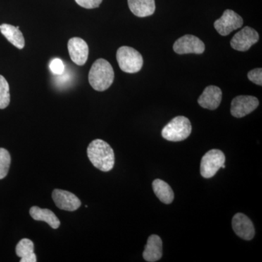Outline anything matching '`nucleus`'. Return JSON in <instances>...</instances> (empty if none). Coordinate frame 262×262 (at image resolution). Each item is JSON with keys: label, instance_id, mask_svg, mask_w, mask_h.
I'll return each instance as SVG.
<instances>
[{"label": "nucleus", "instance_id": "nucleus-9", "mask_svg": "<svg viewBox=\"0 0 262 262\" xmlns=\"http://www.w3.org/2000/svg\"><path fill=\"white\" fill-rule=\"evenodd\" d=\"M258 105L259 101L255 96H236L231 103V114L236 118H242L254 111Z\"/></svg>", "mask_w": 262, "mask_h": 262}, {"label": "nucleus", "instance_id": "nucleus-6", "mask_svg": "<svg viewBox=\"0 0 262 262\" xmlns=\"http://www.w3.org/2000/svg\"><path fill=\"white\" fill-rule=\"evenodd\" d=\"M244 20L232 10H226L220 18L214 22V28L222 36H227L236 29L242 27Z\"/></svg>", "mask_w": 262, "mask_h": 262}, {"label": "nucleus", "instance_id": "nucleus-16", "mask_svg": "<svg viewBox=\"0 0 262 262\" xmlns=\"http://www.w3.org/2000/svg\"><path fill=\"white\" fill-rule=\"evenodd\" d=\"M29 214L33 220L46 222L51 228L56 229L61 225V222L56 215L47 208H40L38 206H33L30 208Z\"/></svg>", "mask_w": 262, "mask_h": 262}, {"label": "nucleus", "instance_id": "nucleus-15", "mask_svg": "<svg viewBox=\"0 0 262 262\" xmlns=\"http://www.w3.org/2000/svg\"><path fill=\"white\" fill-rule=\"evenodd\" d=\"M130 11L139 18L154 14L156 6L155 0H127Z\"/></svg>", "mask_w": 262, "mask_h": 262}, {"label": "nucleus", "instance_id": "nucleus-5", "mask_svg": "<svg viewBox=\"0 0 262 262\" xmlns=\"http://www.w3.org/2000/svg\"><path fill=\"white\" fill-rule=\"evenodd\" d=\"M225 155L219 149H211L201 160V174L205 179L214 177L220 168H225Z\"/></svg>", "mask_w": 262, "mask_h": 262}, {"label": "nucleus", "instance_id": "nucleus-7", "mask_svg": "<svg viewBox=\"0 0 262 262\" xmlns=\"http://www.w3.org/2000/svg\"><path fill=\"white\" fill-rule=\"evenodd\" d=\"M259 35L255 29L245 27L242 30L234 34L230 41L231 47L237 51L245 52L258 42Z\"/></svg>", "mask_w": 262, "mask_h": 262}, {"label": "nucleus", "instance_id": "nucleus-2", "mask_svg": "<svg viewBox=\"0 0 262 262\" xmlns=\"http://www.w3.org/2000/svg\"><path fill=\"white\" fill-rule=\"evenodd\" d=\"M114 79L115 72L110 62L99 58L93 63L89 72V80L95 91H106L113 84Z\"/></svg>", "mask_w": 262, "mask_h": 262}, {"label": "nucleus", "instance_id": "nucleus-11", "mask_svg": "<svg viewBox=\"0 0 262 262\" xmlns=\"http://www.w3.org/2000/svg\"><path fill=\"white\" fill-rule=\"evenodd\" d=\"M68 51L72 61L78 66H83L88 61L89 48L82 38H71L68 42Z\"/></svg>", "mask_w": 262, "mask_h": 262}, {"label": "nucleus", "instance_id": "nucleus-4", "mask_svg": "<svg viewBox=\"0 0 262 262\" xmlns=\"http://www.w3.org/2000/svg\"><path fill=\"white\" fill-rule=\"evenodd\" d=\"M117 61L122 72L137 73L142 68L144 60L139 51L128 46H122L117 51Z\"/></svg>", "mask_w": 262, "mask_h": 262}, {"label": "nucleus", "instance_id": "nucleus-19", "mask_svg": "<svg viewBox=\"0 0 262 262\" xmlns=\"http://www.w3.org/2000/svg\"><path fill=\"white\" fill-rule=\"evenodd\" d=\"M153 191L162 203L170 204L174 200V192L170 185L161 179H155L152 183Z\"/></svg>", "mask_w": 262, "mask_h": 262}, {"label": "nucleus", "instance_id": "nucleus-20", "mask_svg": "<svg viewBox=\"0 0 262 262\" xmlns=\"http://www.w3.org/2000/svg\"><path fill=\"white\" fill-rule=\"evenodd\" d=\"M10 102L9 84L3 76L0 75V110L8 107Z\"/></svg>", "mask_w": 262, "mask_h": 262}, {"label": "nucleus", "instance_id": "nucleus-10", "mask_svg": "<svg viewBox=\"0 0 262 262\" xmlns=\"http://www.w3.org/2000/svg\"><path fill=\"white\" fill-rule=\"evenodd\" d=\"M55 204L60 209L67 211H75L81 206L80 200L73 193L56 189L52 193Z\"/></svg>", "mask_w": 262, "mask_h": 262}, {"label": "nucleus", "instance_id": "nucleus-8", "mask_svg": "<svg viewBox=\"0 0 262 262\" xmlns=\"http://www.w3.org/2000/svg\"><path fill=\"white\" fill-rule=\"evenodd\" d=\"M173 51L179 55L202 54L206 50L204 43L199 38L191 34L183 36L176 41L173 45Z\"/></svg>", "mask_w": 262, "mask_h": 262}, {"label": "nucleus", "instance_id": "nucleus-3", "mask_svg": "<svg viewBox=\"0 0 262 262\" xmlns=\"http://www.w3.org/2000/svg\"><path fill=\"white\" fill-rule=\"evenodd\" d=\"M192 133V125L189 119L184 116L174 117L163 127L162 136L167 141H182L187 139Z\"/></svg>", "mask_w": 262, "mask_h": 262}, {"label": "nucleus", "instance_id": "nucleus-18", "mask_svg": "<svg viewBox=\"0 0 262 262\" xmlns=\"http://www.w3.org/2000/svg\"><path fill=\"white\" fill-rule=\"evenodd\" d=\"M17 256L21 258L20 262L37 261V256L34 253V245L31 239L24 238L19 241L15 248Z\"/></svg>", "mask_w": 262, "mask_h": 262}, {"label": "nucleus", "instance_id": "nucleus-1", "mask_svg": "<svg viewBox=\"0 0 262 262\" xmlns=\"http://www.w3.org/2000/svg\"><path fill=\"white\" fill-rule=\"evenodd\" d=\"M88 157L94 166L103 172L113 170L115 165V153L111 146L101 139H96L89 144Z\"/></svg>", "mask_w": 262, "mask_h": 262}, {"label": "nucleus", "instance_id": "nucleus-24", "mask_svg": "<svg viewBox=\"0 0 262 262\" xmlns=\"http://www.w3.org/2000/svg\"><path fill=\"white\" fill-rule=\"evenodd\" d=\"M103 0H75L77 5L86 9H94L100 6Z\"/></svg>", "mask_w": 262, "mask_h": 262}, {"label": "nucleus", "instance_id": "nucleus-22", "mask_svg": "<svg viewBox=\"0 0 262 262\" xmlns=\"http://www.w3.org/2000/svg\"><path fill=\"white\" fill-rule=\"evenodd\" d=\"M248 80L251 81L257 85H262V70L261 68H256L250 71L248 73Z\"/></svg>", "mask_w": 262, "mask_h": 262}, {"label": "nucleus", "instance_id": "nucleus-12", "mask_svg": "<svg viewBox=\"0 0 262 262\" xmlns=\"http://www.w3.org/2000/svg\"><path fill=\"white\" fill-rule=\"evenodd\" d=\"M234 233L241 238L251 241L255 235L253 222L244 213H236L232 221Z\"/></svg>", "mask_w": 262, "mask_h": 262}, {"label": "nucleus", "instance_id": "nucleus-21", "mask_svg": "<svg viewBox=\"0 0 262 262\" xmlns=\"http://www.w3.org/2000/svg\"><path fill=\"white\" fill-rule=\"evenodd\" d=\"M11 163V157L9 151L4 148H0V179L7 177Z\"/></svg>", "mask_w": 262, "mask_h": 262}, {"label": "nucleus", "instance_id": "nucleus-23", "mask_svg": "<svg viewBox=\"0 0 262 262\" xmlns=\"http://www.w3.org/2000/svg\"><path fill=\"white\" fill-rule=\"evenodd\" d=\"M50 70L55 75H61L64 72L65 67L63 61L59 58H55L50 63Z\"/></svg>", "mask_w": 262, "mask_h": 262}, {"label": "nucleus", "instance_id": "nucleus-17", "mask_svg": "<svg viewBox=\"0 0 262 262\" xmlns=\"http://www.w3.org/2000/svg\"><path fill=\"white\" fill-rule=\"evenodd\" d=\"M0 32L15 48L21 50L25 47V39L18 27L3 24L0 25Z\"/></svg>", "mask_w": 262, "mask_h": 262}, {"label": "nucleus", "instance_id": "nucleus-13", "mask_svg": "<svg viewBox=\"0 0 262 262\" xmlns=\"http://www.w3.org/2000/svg\"><path fill=\"white\" fill-rule=\"evenodd\" d=\"M222 99V90L217 86L209 85L203 91L198 101L201 107L215 110L220 106Z\"/></svg>", "mask_w": 262, "mask_h": 262}, {"label": "nucleus", "instance_id": "nucleus-14", "mask_svg": "<svg viewBox=\"0 0 262 262\" xmlns=\"http://www.w3.org/2000/svg\"><path fill=\"white\" fill-rule=\"evenodd\" d=\"M163 256V242L159 236L157 234H151L148 237L143 257L148 262L159 261Z\"/></svg>", "mask_w": 262, "mask_h": 262}]
</instances>
